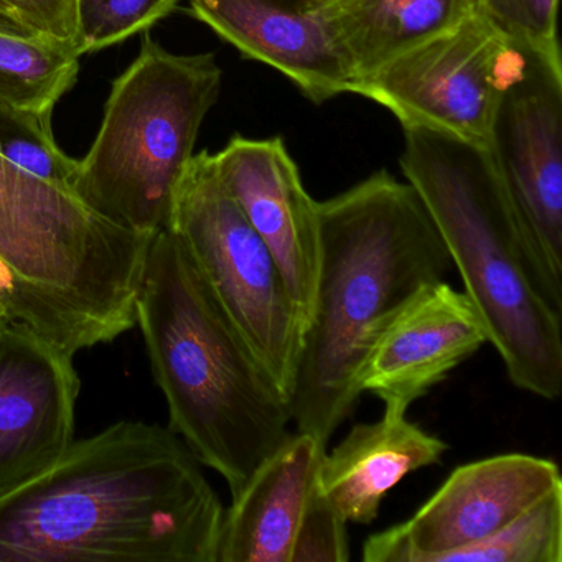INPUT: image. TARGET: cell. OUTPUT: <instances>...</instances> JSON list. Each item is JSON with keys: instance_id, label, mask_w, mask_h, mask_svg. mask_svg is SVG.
Here are the masks:
<instances>
[{"instance_id": "cell-23", "label": "cell", "mask_w": 562, "mask_h": 562, "mask_svg": "<svg viewBox=\"0 0 562 562\" xmlns=\"http://www.w3.org/2000/svg\"><path fill=\"white\" fill-rule=\"evenodd\" d=\"M0 9L37 37L78 54L77 0H0Z\"/></svg>"}, {"instance_id": "cell-22", "label": "cell", "mask_w": 562, "mask_h": 562, "mask_svg": "<svg viewBox=\"0 0 562 562\" xmlns=\"http://www.w3.org/2000/svg\"><path fill=\"white\" fill-rule=\"evenodd\" d=\"M559 0H482V12L525 54L562 64Z\"/></svg>"}, {"instance_id": "cell-2", "label": "cell", "mask_w": 562, "mask_h": 562, "mask_svg": "<svg viewBox=\"0 0 562 562\" xmlns=\"http://www.w3.org/2000/svg\"><path fill=\"white\" fill-rule=\"evenodd\" d=\"M317 288L289 409L295 430L328 443L357 409L384 325L453 266L416 190L386 170L317 202Z\"/></svg>"}, {"instance_id": "cell-14", "label": "cell", "mask_w": 562, "mask_h": 562, "mask_svg": "<svg viewBox=\"0 0 562 562\" xmlns=\"http://www.w3.org/2000/svg\"><path fill=\"white\" fill-rule=\"evenodd\" d=\"M196 21L249 60L288 77L315 104L355 94L358 80L321 0H189Z\"/></svg>"}, {"instance_id": "cell-8", "label": "cell", "mask_w": 562, "mask_h": 562, "mask_svg": "<svg viewBox=\"0 0 562 562\" xmlns=\"http://www.w3.org/2000/svg\"><path fill=\"white\" fill-rule=\"evenodd\" d=\"M525 54L483 14L391 58L358 85L403 127H426L488 147L499 101Z\"/></svg>"}, {"instance_id": "cell-15", "label": "cell", "mask_w": 562, "mask_h": 562, "mask_svg": "<svg viewBox=\"0 0 562 562\" xmlns=\"http://www.w3.org/2000/svg\"><path fill=\"white\" fill-rule=\"evenodd\" d=\"M486 344L485 324L465 292L437 282L384 325L361 368V393L411 407Z\"/></svg>"}, {"instance_id": "cell-21", "label": "cell", "mask_w": 562, "mask_h": 562, "mask_svg": "<svg viewBox=\"0 0 562 562\" xmlns=\"http://www.w3.org/2000/svg\"><path fill=\"white\" fill-rule=\"evenodd\" d=\"M179 0H77L78 54H93L146 34Z\"/></svg>"}, {"instance_id": "cell-7", "label": "cell", "mask_w": 562, "mask_h": 562, "mask_svg": "<svg viewBox=\"0 0 562 562\" xmlns=\"http://www.w3.org/2000/svg\"><path fill=\"white\" fill-rule=\"evenodd\" d=\"M169 228L289 403L304 324L274 256L226 189L213 154L202 150L187 166Z\"/></svg>"}, {"instance_id": "cell-16", "label": "cell", "mask_w": 562, "mask_h": 562, "mask_svg": "<svg viewBox=\"0 0 562 562\" xmlns=\"http://www.w3.org/2000/svg\"><path fill=\"white\" fill-rule=\"evenodd\" d=\"M401 403H384L376 423H360L325 452L321 480L347 522L371 525L387 493L407 475L439 465L449 443L407 419Z\"/></svg>"}, {"instance_id": "cell-20", "label": "cell", "mask_w": 562, "mask_h": 562, "mask_svg": "<svg viewBox=\"0 0 562 562\" xmlns=\"http://www.w3.org/2000/svg\"><path fill=\"white\" fill-rule=\"evenodd\" d=\"M0 156L38 179L74 192L78 160L58 147L52 120L0 103Z\"/></svg>"}, {"instance_id": "cell-9", "label": "cell", "mask_w": 562, "mask_h": 562, "mask_svg": "<svg viewBox=\"0 0 562 562\" xmlns=\"http://www.w3.org/2000/svg\"><path fill=\"white\" fill-rule=\"evenodd\" d=\"M327 443L295 430L232 496L216 562H347V519L322 486Z\"/></svg>"}, {"instance_id": "cell-3", "label": "cell", "mask_w": 562, "mask_h": 562, "mask_svg": "<svg viewBox=\"0 0 562 562\" xmlns=\"http://www.w3.org/2000/svg\"><path fill=\"white\" fill-rule=\"evenodd\" d=\"M400 166L518 390L562 391V282L549 274L488 147L403 127Z\"/></svg>"}, {"instance_id": "cell-12", "label": "cell", "mask_w": 562, "mask_h": 562, "mask_svg": "<svg viewBox=\"0 0 562 562\" xmlns=\"http://www.w3.org/2000/svg\"><path fill=\"white\" fill-rule=\"evenodd\" d=\"M74 357L22 322L0 327V496L47 472L74 443Z\"/></svg>"}, {"instance_id": "cell-25", "label": "cell", "mask_w": 562, "mask_h": 562, "mask_svg": "<svg viewBox=\"0 0 562 562\" xmlns=\"http://www.w3.org/2000/svg\"><path fill=\"white\" fill-rule=\"evenodd\" d=\"M0 34H9L15 35V37L27 38L37 37V35H34L31 31H27L24 25L19 24V22L15 21L11 14L2 11V9H0Z\"/></svg>"}, {"instance_id": "cell-17", "label": "cell", "mask_w": 562, "mask_h": 562, "mask_svg": "<svg viewBox=\"0 0 562 562\" xmlns=\"http://www.w3.org/2000/svg\"><path fill=\"white\" fill-rule=\"evenodd\" d=\"M321 2L328 25L360 81L391 58L482 11V0Z\"/></svg>"}, {"instance_id": "cell-5", "label": "cell", "mask_w": 562, "mask_h": 562, "mask_svg": "<svg viewBox=\"0 0 562 562\" xmlns=\"http://www.w3.org/2000/svg\"><path fill=\"white\" fill-rule=\"evenodd\" d=\"M153 238L0 156V261L18 282L24 324L68 353L136 327Z\"/></svg>"}, {"instance_id": "cell-4", "label": "cell", "mask_w": 562, "mask_h": 562, "mask_svg": "<svg viewBox=\"0 0 562 562\" xmlns=\"http://www.w3.org/2000/svg\"><path fill=\"white\" fill-rule=\"evenodd\" d=\"M136 327L166 396L169 429L235 496L291 436V409L170 228L150 241Z\"/></svg>"}, {"instance_id": "cell-19", "label": "cell", "mask_w": 562, "mask_h": 562, "mask_svg": "<svg viewBox=\"0 0 562 562\" xmlns=\"http://www.w3.org/2000/svg\"><path fill=\"white\" fill-rule=\"evenodd\" d=\"M440 562H562V488L488 538L457 549Z\"/></svg>"}, {"instance_id": "cell-10", "label": "cell", "mask_w": 562, "mask_h": 562, "mask_svg": "<svg viewBox=\"0 0 562 562\" xmlns=\"http://www.w3.org/2000/svg\"><path fill=\"white\" fill-rule=\"evenodd\" d=\"M562 488L554 460L502 453L457 467L406 521L371 535L364 562H440L488 538L539 499Z\"/></svg>"}, {"instance_id": "cell-1", "label": "cell", "mask_w": 562, "mask_h": 562, "mask_svg": "<svg viewBox=\"0 0 562 562\" xmlns=\"http://www.w3.org/2000/svg\"><path fill=\"white\" fill-rule=\"evenodd\" d=\"M223 516L176 432L120 420L0 496V562H216Z\"/></svg>"}, {"instance_id": "cell-13", "label": "cell", "mask_w": 562, "mask_h": 562, "mask_svg": "<svg viewBox=\"0 0 562 562\" xmlns=\"http://www.w3.org/2000/svg\"><path fill=\"white\" fill-rule=\"evenodd\" d=\"M213 159L226 189L274 256L305 330L317 288L321 228L317 202L305 190L297 164L281 137L235 136Z\"/></svg>"}, {"instance_id": "cell-11", "label": "cell", "mask_w": 562, "mask_h": 562, "mask_svg": "<svg viewBox=\"0 0 562 562\" xmlns=\"http://www.w3.org/2000/svg\"><path fill=\"white\" fill-rule=\"evenodd\" d=\"M488 149L542 265L562 282V64L525 54Z\"/></svg>"}, {"instance_id": "cell-6", "label": "cell", "mask_w": 562, "mask_h": 562, "mask_svg": "<svg viewBox=\"0 0 562 562\" xmlns=\"http://www.w3.org/2000/svg\"><path fill=\"white\" fill-rule=\"evenodd\" d=\"M222 80L215 54L176 55L146 32L136 60L111 87L97 139L78 160L75 195L133 232L169 228L177 187Z\"/></svg>"}, {"instance_id": "cell-18", "label": "cell", "mask_w": 562, "mask_h": 562, "mask_svg": "<svg viewBox=\"0 0 562 562\" xmlns=\"http://www.w3.org/2000/svg\"><path fill=\"white\" fill-rule=\"evenodd\" d=\"M80 58L47 38L0 34V103L52 120L77 83Z\"/></svg>"}, {"instance_id": "cell-24", "label": "cell", "mask_w": 562, "mask_h": 562, "mask_svg": "<svg viewBox=\"0 0 562 562\" xmlns=\"http://www.w3.org/2000/svg\"><path fill=\"white\" fill-rule=\"evenodd\" d=\"M12 322L24 324V311L18 282L4 262L0 261V327H5Z\"/></svg>"}]
</instances>
